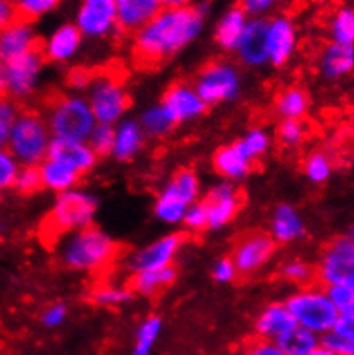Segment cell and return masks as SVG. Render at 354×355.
Wrapping results in <instances>:
<instances>
[{"label":"cell","mask_w":354,"mask_h":355,"mask_svg":"<svg viewBox=\"0 0 354 355\" xmlns=\"http://www.w3.org/2000/svg\"><path fill=\"white\" fill-rule=\"evenodd\" d=\"M114 134L115 125L107 124H96L95 129L92 130L88 137V146L92 148L93 153L96 157H108L112 153V146H114Z\"/></svg>","instance_id":"44"},{"label":"cell","mask_w":354,"mask_h":355,"mask_svg":"<svg viewBox=\"0 0 354 355\" xmlns=\"http://www.w3.org/2000/svg\"><path fill=\"white\" fill-rule=\"evenodd\" d=\"M52 134L47 121L35 112H21L12 122L6 148L21 166H38L47 158Z\"/></svg>","instance_id":"3"},{"label":"cell","mask_w":354,"mask_h":355,"mask_svg":"<svg viewBox=\"0 0 354 355\" xmlns=\"http://www.w3.org/2000/svg\"><path fill=\"white\" fill-rule=\"evenodd\" d=\"M294 326V318L291 316L285 304H270L256 318L255 331L260 340L276 342L279 336H283L285 331H289Z\"/></svg>","instance_id":"24"},{"label":"cell","mask_w":354,"mask_h":355,"mask_svg":"<svg viewBox=\"0 0 354 355\" xmlns=\"http://www.w3.org/2000/svg\"><path fill=\"white\" fill-rule=\"evenodd\" d=\"M308 128L303 121H296V119H283L277 128V139L285 148H296L305 141Z\"/></svg>","instance_id":"41"},{"label":"cell","mask_w":354,"mask_h":355,"mask_svg":"<svg viewBox=\"0 0 354 355\" xmlns=\"http://www.w3.org/2000/svg\"><path fill=\"white\" fill-rule=\"evenodd\" d=\"M144 144V132L140 122L121 121L115 128L114 146H112V157L119 162H129L142 151Z\"/></svg>","instance_id":"25"},{"label":"cell","mask_w":354,"mask_h":355,"mask_svg":"<svg viewBox=\"0 0 354 355\" xmlns=\"http://www.w3.org/2000/svg\"><path fill=\"white\" fill-rule=\"evenodd\" d=\"M244 355H285L283 350L277 347L276 342H269V340H255L248 345L246 354Z\"/></svg>","instance_id":"54"},{"label":"cell","mask_w":354,"mask_h":355,"mask_svg":"<svg viewBox=\"0 0 354 355\" xmlns=\"http://www.w3.org/2000/svg\"><path fill=\"white\" fill-rule=\"evenodd\" d=\"M306 228L301 215L292 205L283 202L276 206L270 220V237L276 244H291L305 235Z\"/></svg>","instance_id":"22"},{"label":"cell","mask_w":354,"mask_h":355,"mask_svg":"<svg viewBox=\"0 0 354 355\" xmlns=\"http://www.w3.org/2000/svg\"><path fill=\"white\" fill-rule=\"evenodd\" d=\"M303 172L310 182L321 186L330 179L332 172H334V162H332L330 155L325 153V151H313L306 157Z\"/></svg>","instance_id":"35"},{"label":"cell","mask_w":354,"mask_h":355,"mask_svg":"<svg viewBox=\"0 0 354 355\" xmlns=\"http://www.w3.org/2000/svg\"><path fill=\"white\" fill-rule=\"evenodd\" d=\"M267 57L276 67H283L289 62L298 45V31L291 17L277 16L267 21Z\"/></svg>","instance_id":"15"},{"label":"cell","mask_w":354,"mask_h":355,"mask_svg":"<svg viewBox=\"0 0 354 355\" xmlns=\"http://www.w3.org/2000/svg\"><path fill=\"white\" fill-rule=\"evenodd\" d=\"M277 244L269 234L260 230L246 232L236 239L230 261L237 271V277L248 278L262 270L276 254Z\"/></svg>","instance_id":"9"},{"label":"cell","mask_w":354,"mask_h":355,"mask_svg":"<svg viewBox=\"0 0 354 355\" xmlns=\"http://www.w3.org/2000/svg\"><path fill=\"white\" fill-rule=\"evenodd\" d=\"M243 194L230 184H219L207 193L201 205L207 211L208 228L219 230L229 225L243 208Z\"/></svg>","instance_id":"13"},{"label":"cell","mask_w":354,"mask_h":355,"mask_svg":"<svg viewBox=\"0 0 354 355\" xmlns=\"http://www.w3.org/2000/svg\"><path fill=\"white\" fill-rule=\"evenodd\" d=\"M164 9L160 0H115V24L121 31H140Z\"/></svg>","instance_id":"18"},{"label":"cell","mask_w":354,"mask_h":355,"mask_svg":"<svg viewBox=\"0 0 354 355\" xmlns=\"http://www.w3.org/2000/svg\"><path fill=\"white\" fill-rule=\"evenodd\" d=\"M267 19L256 17L249 19L244 28L243 36L239 40L236 52L239 60L248 67H260V65L269 62L267 57Z\"/></svg>","instance_id":"20"},{"label":"cell","mask_w":354,"mask_h":355,"mask_svg":"<svg viewBox=\"0 0 354 355\" xmlns=\"http://www.w3.org/2000/svg\"><path fill=\"white\" fill-rule=\"evenodd\" d=\"M81 42L83 35L76 28V24H62L49 36L40 52H42L43 59L50 60V62L64 64L78 53Z\"/></svg>","instance_id":"21"},{"label":"cell","mask_w":354,"mask_h":355,"mask_svg":"<svg viewBox=\"0 0 354 355\" xmlns=\"http://www.w3.org/2000/svg\"><path fill=\"white\" fill-rule=\"evenodd\" d=\"M162 105L167 108L169 114L176 121V124H184L200 119L207 112V103L201 100L194 86L187 83H176L162 98Z\"/></svg>","instance_id":"16"},{"label":"cell","mask_w":354,"mask_h":355,"mask_svg":"<svg viewBox=\"0 0 354 355\" xmlns=\"http://www.w3.org/2000/svg\"><path fill=\"white\" fill-rule=\"evenodd\" d=\"M212 163L215 172L227 180L244 179L253 170V162L243 153L237 143L219 148L213 155Z\"/></svg>","instance_id":"23"},{"label":"cell","mask_w":354,"mask_h":355,"mask_svg":"<svg viewBox=\"0 0 354 355\" xmlns=\"http://www.w3.org/2000/svg\"><path fill=\"white\" fill-rule=\"evenodd\" d=\"M320 345H323L335 355H354V338H346L334 331H327L325 335H321Z\"/></svg>","instance_id":"48"},{"label":"cell","mask_w":354,"mask_h":355,"mask_svg":"<svg viewBox=\"0 0 354 355\" xmlns=\"http://www.w3.org/2000/svg\"><path fill=\"white\" fill-rule=\"evenodd\" d=\"M96 209H99V201L95 196L74 187L57 196L43 228L52 237H57L64 232L81 230L92 225Z\"/></svg>","instance_id":"5"},{"label":"cell","mask_w":354,"mask_h":355,"mask_svg":"<svg viewBox=\"0 0 354 355\" xmlns=\"http://www.w3.org/2000/svg\"><path fill=\"white\" fill-rule=\"evenodd\" d=\"M162 6L167 7V9H172V7H184L187 6L189 0H160Z\"/></svg>","instance_id":"57"},{"label":"cell","mask_w":354,"mask_h":355,"mask_svg":"<svg viewBox=\"0 0 354 355\" xmlns=\"http://www.w3.org/2000/svg\"><path fill=\"white\" fill-rule=\"evenodd\" d=\"M177 270L174 266L160 268V270H146L133 273L129 280V291L143 297H158L162 292L174 285Z\"/></svg>","instance_id":"26"},{"label":"cell","mask_w":354,"mask_h":355,"mask_svg":"<svg viewBox=\"0 0 354 355\" xmlns=\"http://www.w3.org/2000/svg\"><path fill=\"white\" fill-rule=\"evenodd\" d=\"M45 121L53 139L79 143H86L96 125L88 100L78 95L59 96L52 101Z\"/></svg>","instance_id":"4"},{"label":"cell","mask_w":354,"mask_h":355,"mask_svg":"<svg viewBox=\"0 0 354 355\" xmlns=\"http://www.w3.org/2000/svg\"><path fill=\"white\" fill-rule=\"evenodd\" d=\"M187 202L176 193L171 184L165 186V189L158 194L157 202H155V216L160 222L169 223V225H177L183 222V216L187 209Z\"/></svg>","instance_id":"31"},{"label":"cell","mask_w":354,"mask_h":355,"mask_svg":"<svg viewBox=\"0 0 354 355\" xmlns=\"http://www.w3.org/2000/svg\"><path fill=\"white\" fill-rule=\"evenodd\" d=\"M249 17L239 6L233 7L220 17L219 24L215 28V40L226 52H236L239 40L243 36Z\"/></svg>","instance_id":"27"},{"label":"cell","mask_w":354,"mask_h":355,"mask_svg":"<svg viewBox=\"0 0 354 355\" xmlns=\"http://www.w3.org/2000/svg\"><path fill=\"white\" fill-rule=\"evenodd\" d=\"M354 67L353 46L330 43L320 57L321 74L328 79H341L351 74Z\"/></svg>","instance_id":"28"},{"label":"cell","mask_w":354,"mask_h":355,"mask_svg":"<svg viewBox=\"0 0 354 355\" xmlns=\"http://www.w3.org/2000/svg\"><path fill=\"white\" fill-rule=\"evenodd\" d=\"M330 331L346 336V338H354V313L337 314V320L332 324Z\"/></svg>","instance_id":"53"},{"label":"cell","mask_w":354,"mask_h":355,"mask_svg":"<svg viewBox=\"0 0 354 355\" xmlns=\"http://www.w3.org/2000/svg\"><path fill=\"white\" fill-rule=\"evenodd\" d=\"M317 278L328 287L354 282V241L351 235H341L325 248Z\"/></svg>","instance_id":"10"},{"label":"cell","mask_w":354,"mask_h":355,"mask_svg":"<svg viewBox=\"0 0 354 355\" xmlns=\"http://www.w3.org/2000/svg\"><path fill=\"white\" fill-rule=\"evenodd\" d=\"M33 50H38V36L31 21L17 17L0 31V62H10Z\"/></svg>","instance_id":"17"},{"label":"cell","mask_w":354,"mask_h":355,"mask_svg":"<svg viewBox=\"0 0 354 355\" xmlns=\"http://www.w3.org/2000/svg\"><path fill=\"white\" fill-rule=\"evenodd\" d=\"M66 318H67L66 304L57 302L47 307L45 313L42 314V323L43 326H47V328H59V326L66 321Z\"/></svg>","instance_id":"52"},{"label":"cell","mask_w":354,"mask_h":355,"mask_svg":"<svg viewBox=\"0 0 354 355\" xmlns=\"http://www.w3.org/2000/svg\"><path fill=\"white\" fill-rule=\"evenodd\" d=\"M19 114L21 112L16 101L7 96H0V148H6L10 125Z\"/></svg>","instance_id":"47"},{"label":"cell","mask_w":354,"mask_h":355,"mask_svg":"<svg viewBox=\"0 0 354 355\" xmlns=\"http://www.w3.org/2000/svg\"><path fill=\"white\" fill-rule=\"evenodd\" d=\"M194 89L207 103V107L233 101L241 92L239 69L226 60L207 64L198 74Z\"/></svg>","instance_id":"8"},{"label":"cell","mask_w":354,"mask_h":355,"mask_svg":"<svg viewBox=\"0 0 354 355\" xmlns=\"http://www.w3.org/2000/svg\"><path fill=\"white\" fill-rule=\"evenodd\" d=\"M12 189H16L17 193L24 196H31L38 193L40 189H43L38 166H21Z\"/></svg>","instance_id":"45"},{"label":"cell","mask_w":354,"mask_h":355,"mask_svg":"<svg viewBox=\"0 0 354 355\" xmlns=\"http://www.w3.org/2000/svg\"><path fill=\"white\" fill-rule=\"evenodd\" d=\"M310 95L305 88L289 86L283 89L276 98V112L283 119H296L301 121L310 110Z\"/></svg>","instance_id":"30"},{"label":"cell","mask_w":354,"mask_h":355,"mask_svg":"<svg viewBox=\"0 0 354 355\" xmlns=\"http://www.w3.org/2000/svg\"><path fill=\"white\" fill-rule=\"evenodd\" d=\"M172 187L187 205H193L198 202L200 199V179H198L196 172L189 168H183L176 173L174 179L171 180Z\"/></svg>","instance_id":"37"},{"label":"cell","mask_w":354,"mask_h":355,"mask_svg":"<svg viewBox=\"0 0 354 355\" xmlns=\"http://www.w3.org/2000/svg\"><path fill=\"white\" fill-rule=\"evenodd\" d=\"M276 343L285 355H305L320 345V336L296 324L279 336Z\"/></svg>","instance_id":"32"},{"label":"cell","mask_w":354,"mask_h":355,"mask_svg":"<svg viewBox=\"0 0 354 355\" xmlns=\"http://www.w3.org/2000/svg\"><path fill=\"white\" fill-rule=\"evenodd\" d=\"M279 0H241V9L244 10V14L249 19H256V17L265 16L267 12L273 9L277 6Z\"/></svg>","instance_id":"50"},{"label":"cell","mask_w":354,"mask_h":355,"mask_svg":"<svg viewBox=\"0 0 354 355\" xmlns=\"http://www.w3.org/2000/svg\"><path fill=\"white\" fill-rule=\"evenodd\" d=\"M17 19L16 7H14L12 0H0V31L10 23Z\"/></svg>","instance_id":"56"},{"label":"cell","mask_w":354,"mask_h":355,"mask_svg":"<svg viewBox=\"0 0 354 355\" xmlns=\"http://www.w3.org/2000/svg\"><path fill=\"white\" fill-rule=\"evenodd\" d=\"M21 165L7 148H0V193L12 189Z\"/></svg>","instance_id":"46"},{"label":"cell","mask_w":354,"mask_h":355,"mask_svg":"<svg viewBox=\"0 0 354 355\" xmlns=\"http://www.w3.org/2000/svg\"><path fill=\"white\" fill-rule=\"evenodd\" d=\"M119 244L100 228L90 225L72 232L64 244L60 259L69 270L99 273L119 256Z\"/></svg>","instance_id":"2"},{"label":"cell","mask_w":354,"mask_h":355,"mask_svg":"<svg viewBox=\"0 0 354 355\" xmlns=\"http://www.w3.org/2000/svg\"><path fill=\"white\" fill-rule=\"evenodd\" d=\"M62 0H12L19 19L33 21L50 14L60 6Z\"/></svg>","instance_id":"39"},{"label":"cell","mask_w":354,"mask_h":355,"mask_svg":"<svg viewBox=\"0 0 354 355\" xmlns=\"http://www.w3.org/2000/svg\"><path fill=\"white\" fill-rule=\"evenodd\" d=\"M86 100L96 124H119L131 107L128 89L114 76H93Z\"/></svg>","instance_id":"7"},{"label":"cell","mask_w":354,"mask_h":355,"mask_svg":"<svg viewBox=\"0 0 354 355\" xmlns=\"http://www.w3.org/2000/svg\"><path fill=\"white\" fill-rule=\"evenodd\" d=\"M186 225L187 230L193 232H201L205 228H208V220H207V211H205L203 205L201 202H193V205L187 206L186 213L183 216V222Z\"/></svg>","instance_id":"49"},{"label":"cell","mask_w":354,"mask_h":355,"mask_svg":"<svg viewBox=\"0 0 354 355\" xmlns=\"http://www.w3.org/2000/svg\"><path fill=\"white\" fill-rule=\"evenodd\" d=\"M140 125H142L144 136L164 137L171 134L177 124L174 119H172V115L167 112V108L162 103H158L144 112Z\"/></svg>","instance_id":"33"},{"label":"cell","mask_w":354,"mask_h":355,"mask_svg":"<svg viewBox=\"0 0 354 355\" xmlns=\"http://www.w3.org/2000/svg\"><path fill=\"white\" fill-rule=\"evenodd\" d=\"M90 297L99 306L115 307L129 302L133 299V292L129 288L117 287V285H99Z\"/></svg>","instance_id":"40"},{"label":"cell","mask_w":354,"mask_h":355,"mask_svg":"<svg viewBox=\"0 0 354 355\" xmlns=\"http://www.w3.org/2000/svg\"><path fill=\"white\" fill-rule=\"evenodd\" d=\"M76 28L88 38H103L117 28L115 0H81Z\"/></svg>","instance_id":"14"},{"label":"cell","mask_w":354,"mask_h":355,"mask_svg":"<svg viewBox=\"0 0 354 355\" xmlns=\"http://www.w3.org/2000/svg\"><path fill=\"white\" fill-rule=\"evenodd\" d=\"M285 307L294 318L296 324L319 336L330 331L339 314L325 293V288L317 287H306L296 292L285 300Z\"/></svg>","instance_id":"6"},{"label":"cell","mask_w":354,"mask_h":355,"mask_svg":"<svg viewBox=\"0 0 354 355\" xmlns=\"http://www.w3.org/2000/svg\"><path fill=\"white\" fill-rule=\"evenodd\" d=\"M280 275L287 282L296 285H312L317 278V268L301 259H292L284 264Z\"/></svg>","instance_id":"42"},{"label":"cell","mask_w":354,"mask_h":355,"mask_svg":"<svg viewBox=\"0 0 354 355\" xmlns=\"http://www.w3.org/2000/svg\"><path fill=\"white\" fill-rule=\"evenodd\" d=\"M93 81V76L85 69H76L69 74V86L74 89H88Z\"/></svg>","instance_id":"55"},{"label":"cell","mask_w":354,"mask_h":355,"mask_svg":"<svg viewBox=\"0 0 354 355\" xmlns=\"http://www.w3.org/2000/svg\"><path fill=\"white\" fill-rule=\"evenodd\" d=\"M237 144H239V148L249 160L255 162L269 151L270 136L265 129H251L237 141Z\"/></svg>","instance_id":"38"},{"label":"cell","mask_w":354,"mask_h":355,"mask_svg":"<svg viewBox=\"0 0 354 355\" xmlns=\"http://www.w3.org/2000/svg\"><path fill=\"white\" fill-rule=\"evenodd\" d=\"M162 333V320L158 316H150L140 324L135 338L133 355H150L153 345Z\"/></svg>","instance_id":"36"},{"label":"cell","mask_w":354,"mask_h":355,"mask_svg":"<svg viewBox=\"0 0 354 355\" xmlns=\"http://www.w3.org/2000/svg\"><path fill=\"white\" fill-rule=\"evenodd\" d=\"M0 96H6V74H3L2 62H0Z\"/></svg>","instance_id":"59"},{"label":"cell","mask_w":354,"mask_h":355,"mask_svg":"<svg viewBox=\"0 0 354 355\" xmlns=\"http://www.w3.org/2000/svg\"><path fill=\"white\" fill-rule=\"evenodd\" d=\"M325 293L339 314L354 313V282L328 285L325 287Z\"/></svg>","instance_id":"43"},{"label":"cell","mask_w":354,"mask_h":355,"mask_svg":"<svg viewBox=\"0 0 354 355\" xmlns=\"http://www.w3.org/2000/svg\"><path fill=\"white\" fill-rule=\"evenodd\" d=\"M305 355H335V354H332L330 350L325 349L323 345H319V347H315L313 350H310V352L305 354Z\"/></svg>","instance_id":"58"},{"label":"cell","mask_w":354,"mask_h":355,"mask_svg":"<svg viewBox=\"0 0 354 355\" xmlns=\"http://www.w3.org/2000/svg\"><path fill=\"white\" fill-rule=\"evenodd\" d=\"M330 31L332 43L337 45L353 46L354 43V10L353 7L344 6L335 10V14L330 19Z\"/></svg>","instance_id":"34"},{"label":"cell","mask_w":354,"mask_h":355,"mask_svg":"<svg viewBox=\"0 0 354 355\" xmlns=\"http://www.w3.org/2000/svg\"><path fill=\"white\" fill-rule=\"evenodd\" d=\"M38 170L40 177H42V186L57 194L74 189L79 182V175L74 170L62 165V163L50 160V158H45L40 163Z\"/></svg>","instance_id":"29"},{"label":"cell","mask_w":354,"mask_h":355,"mask_svg":"<svg viewBox=\"0 0 354 355\" xmlns=\"http://www.w3.org/2000/svg\"><path fill=\"white\" fill-rule=\"evenodd\" d=\"M212 277L213 280L219 282V284H230L233 280H236L237 271L236 268H234L230 258H222L217 261V263L213 264Z\"/></svg>","instance_id":"51"},{"label":"cell","mask_w":354,"mask_h":355,"mask_svg":"<svg viewBox=\"0 0 354 355\" xmlns=\"http://www.w3.org/2000/svg\"><path fill=\"white\" fill-rule=\"evenodd\" d=\"M42 52L33 50L23 57L3 64L6 74V96L10 100H24L35 93L43 69Z\"/></svg>","instance_id":"11"},{"label":"cell","mask_w":354,"mask_h":355,"mask_svg":"<svg viewBox=\"0 0 354 355\" xmlns=\"http://www.w3.org/2000/svg\"><path fill=\"white\" fill-rule=\"evenodd\" d=\"M47 158L69 166V168L74 170L79 177L88 173L90 170L96 165V160H99V157L93 153V150L88 146V143L53 139V137L52 143H50Z\"/></svg>","instance_id":"19"},{"label":"cell","mask_w":354,"mask_h":355,"mask_svg":"<svg viewBox=\"0 0 354 355\" xmlns=\"http://www.w3.org/2000/svg\"><path fill=\"white\" fill-rule=\"evenodd\" d=\"M183 234H169L158 241L151 242L146 248L133 252L128 259V268L133 273L146 270H160V268L174 266L177 252L184 245Z\"/></svg>","instance_id":"12"},{"label":"cell","mask_w":354,"mask_h":355,"mask_svg":"<svg viewBox=\"0 0 354 355\" xmlns=\"http://www.w3.org/2000/svg\"><path fill=\"white\" fill-rule=\"evenodd\" d=\"M208 6H184L164 9L135 33L133 52L140 64L155 65L186 49L203 30Z\"/></svg>","instance_id":"1"}]
</instances>
